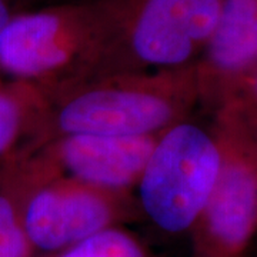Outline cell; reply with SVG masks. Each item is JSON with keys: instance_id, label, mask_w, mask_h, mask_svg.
<instances>
[{"instance_id": "6da1fadb", "label": "cell", "mask_w": 257, "mask_h": 257, "mask_svg": "<svg viewBox=\"0 0 257 257\" xmlns=\"http://www.w3.org/2000/svg\"><path fill=\"white\" fill-rule=\"evenodd\" d=\"M62 93L53 113L59 135L159 136L203 100L196 64L175 70L104 74Z\"/></svg>"}, {"instance_id": "8992f818", "label": "cell", "mask_w": 257, "mask_h": 257, "mask_svg": "<svg viewBox=\"0 0 257 257\" xmlns=\"http://www.w3.org/2000/svg\"><path fill=\"white\" fill-rule=\"evenodd\" d=\"M221 166L210 197L192 227V257H244L257 233V157L216 127Z\"/></svg>"}, {"instance_id": "277c9868", "label": "cell", "mask_w": 257, "mask_h": 257, "mask_svg": "<svg viewBox=\"0 0 257 257\" xmlns=\"http://www.w3.org/2000/svg\"><path fill=\"white\" fill-rule=\"evenodd\" d=\"M221 0H130L104 5L113 56L124 55L132 72L175 70L199 62L216 28Z\"/></svg>"}, {"instance_id": "8fae6325", "label": "cell", "mask_w": 257, "mask_h": 257, "mask_svg": "<svg viewBox=\"0 0 257 257\" xmlns=\"http://www.w3.org/2000/svg\"><path fill=\"white\" fill-rule=\"evenodd\" d=\"M56 257H146V254L132 234L110 226L64 248Z\"/></svg>"}, {"instance_id": "4fadbf2b", "label": "cell", "mask_w": 257, "mask_h": 257, "mask_svg": "<svg viewBox=\"0 0 257 257\" xmlns=\"http://www.w3.org/2000/svg\"><path fill=\"white\" fill-rule=\"evenodd\" d=\"M12 16H13V13L10 10L8 0H0V32L6 26V23L9 22Z\"/></svg>"}, {"instance_id": "7a4b0ae2", "label": "cell", "mask_w": 257, "mask_h": 257, "mask_svg": "<svg viewBox=\"0 0 257 257\" xmlns=\"http://www.w3.org/2000/svg\"><path fill=\"white\" fill-rule=\"evenodd\" d=\"M110 28L104 5L13 15L0 32V72L46 94L86 82L106 66Z\"/></svg>"}, {"instance_id": "30bf717a", "label": "cell", "mask_w": 257, "mask_h": 257, "mask_svg": "<svg viewBox=\"0 0 257 257\" xmlns=\"http://www.w3.org/2000/svg\"><path fill=\"white\" fill-rule=\"evenodd\" d=\"M217 126L257 157V66L227 84L219 97Z\"/></svg>"}, {"instance_id": "3957f363", "label": "cell", "mask_w": 257, "mask_h": 257, "mask_svg": "<svg viewBox=\"0 0 257 257\" xmlns=\"http://www.w3.org/2000/svg\"><path fill=\"white\" fill-rule=\"evenodd\" d=\"M221 150L214 133L180 121L160 133L140 175V206L157 229L190 231L216 184Z\"/></svg>"}, {"instance_id": "7c38bea8", "label": "cell", "mask_w": 257, "mask_h": 257, "mask_svg": "<svg viewBox=\"0 0 257 257\" xmlns=\"http://www.w3.org/2000/svg\"><path fill=\"white\" fill-rule=\"evenodd\" d=\"M32 251L20 217L18 196L5 176L0 184V257H30Z\"/></svg>"}, {"instance_id": "9c48e42d", "label": "cell", "mask_w": 257, "mask_h": 257, "mask_svg": "<svg viewBox=\"0 0 257 257\" xmlns=\"http://www.w3.org/2000/svg\"><path fill=\"white\" fill-rule=\"evenodd\" d=\"M46 94L28 83H0V160L15 159L22 142L46 116Z\"/></svg>"}, {"instance_id": "52a82bcc", "label": "cell", "mask_w": 257, "mask_h": 257, "mask_svg": "<svg viewBox=\"0 0 257 257\" xmlns=\"http://www.w3.org/2000/svg\"><path fill=\"white\" fill-rule=\"evenodd\" d=\"M157 136L119 138L101 135H59L32 163L10 162L12 175L22 182L57 179L104 192L120 193L136 184Z\"/></svg>"}, {"instance_id": "ba28073f", "label": "cell", "mask_w": 257, "mask_h": 257, "mask_svg": "<svg viewBox=\"0 0 257 257\" xmlns=\"http://www.w3.org/2000/svg\"><path fill=\"white\" fill-rule=\"evenodd\" d=\"M257 66V0H221L210 40L196 63L203 100Z\"/></svg>"}, {"instance_id": "5b68a950", "label": "cell", "mask_w": 257, "mask_h": 257, "mask_svg": "<svg viewBox=\"0 0 257 257\" xmlns=\"http://www.w3.org/2000/svg\"><path fill=\"white\" fill-rule=\"evenodd\" d=\"M5 176L18 196L23 229L33 250L57 254L99 230L116 226L121 214L116 193L64 179L20 183L8 172Z\"/></svg>"}]
</instances>
